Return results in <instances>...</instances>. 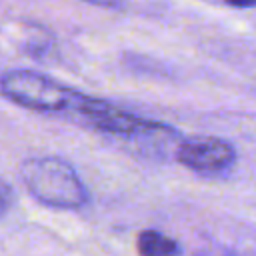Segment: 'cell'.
<instances>
[{
	"instance_id": "obj_1",
	"label": "cell",
	"mask_w": 256,
	"mask_h": 256,
	"mask_svg": "<svg viewBox=\"0 0 256 256\" xmlns=\"http://www.w3.org/2000/svg\"><path fill=\"white\" fill-rule=\"evenodd\" d=\"M20 178L28 192L44 206L78 210L88 204V190L78 172L58 156L28 158L20 166Z\"/></svg>"
},
{
	"instance_id": "obj_2",
	"label": "cell",
	"mask_w": 256,
	"mask_h": 256,
	"mask_svg": "<svg viewBox=\"0 0 256 256\" xmlns=\"http://www.w3.org/2000/svg\"><path fill=\"white\" fill-rule=\"evenodd\" d=\"M0 94L32 112L70 116L82 92L36 70H8L0 76Z\"/></svg>"
},
{
	"instance_id": "obj_3",
	"label": "cell",
	"mask_w": 256,
	"mask_h": 256,
	"mask_svg": "<svg viewBox=\"0 0 256 256\" xmlns=\"http://www.w3.org/2000/svg\"><path fill=\"white\" fill-rule=\"evenodd\" d=\"M176 160L202 176H214L230 170L238 158L236 148L216 136H192V138H182L178 148H176Z\"/></svg>"
},
{
	"instance_id": "obj_4",
	"label": "cell",
	"mask_w": 256,
	"mask_h": 256,
	"mask_svg": "<svg viewBox=\"0 0 256 256\" xmlns=\"http://www.w3.org/2000/svg\"><path fill=\"white\" fill-rule=\"evenodd\" d=\"M138 256H184L180 242L158 232V230H142L136 238Z\"/></svg>"
},
{
	"instance_id": "obj_5",
	"label": "cell",
	"mask_w": 256,
	"mask_h": 256,
	"mask_svg": "<svg viewBox=\"0 0 256 256\" xmlns=\"http://www.w3.org/2000/svg\"><path fill=\"white\" fill-rule=\"evenodd\" d=\"M12 200H14V194H12V188L0 178V218L10 210L12 206Z\"/></svg>"
},
{
	"instance_id": "obj_6",
	"label": "cell",
	"mask_w": 256,
	"mask_h": 256,
	"mask_svg": "<svg viewBox=\"0 0 256 256\" xmlns=\"http://www.w3.org/2000/svg\"><path fill=\"white\" fill-rule=\"evenodd\" d=\"M84 2H90V4H96L102 8H120L124 4V0H84Z\"/></svg>"
},
{
	"instance_id": "obj_7",
	"label": "cell",
	"mask_w": 256,
	"mask_h": 256,
	"mask_svg": "<svg viewBox=\"0 0 256 256\" xmlns=\"http://www.w3.org/2000/svg\"><path fill=\"white\" fill-rule=\"evenodd\" d=\"M224 4L234 6V8H252L256 6V0H224Z\"/></svg>"
}]
</instances>
